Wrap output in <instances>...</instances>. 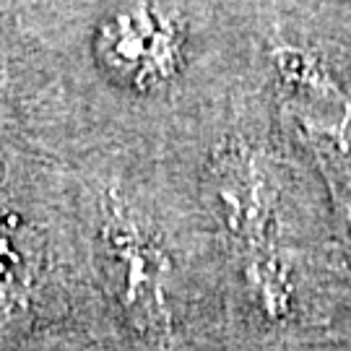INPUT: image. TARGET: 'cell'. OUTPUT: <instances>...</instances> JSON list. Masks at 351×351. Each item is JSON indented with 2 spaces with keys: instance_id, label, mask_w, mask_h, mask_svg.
<instances>
[{
  "instance_id": "6da1fadb",
  "label": "cell",
  "mask_w": 351,
  "mask_h": 351,
  "mask_svg": "<svg viewBox=\"0 0 351 351\" xmlns=\"http://www.w3.org/2000/svg\"><path fill=\"white\" fill-rule=\"evenodd\" d=\"M97 58L112 78L149 91L177 75L182 65V34L172 16L138 3L112 13L99 26Z\"/></svg>"
},
{
  "instance_id": "7a4b0ae2",
  "label": "cell",
  "mask_w": 351,
  "mask_h": 351,
  "mask_svg": "<svg viewBox=\"0 0 351 351\" xmlns=\"http://www.w3.org/2000/svg\"><path fill=\"white\" fill-rule=\"evenodd\" d=\"M274 65L287 84L289 104L304 125L307 138L341 143L351 120V101L328 73L326 63L313 52L281 45L274 50Z\"/></svg>"
}]
</instances>
